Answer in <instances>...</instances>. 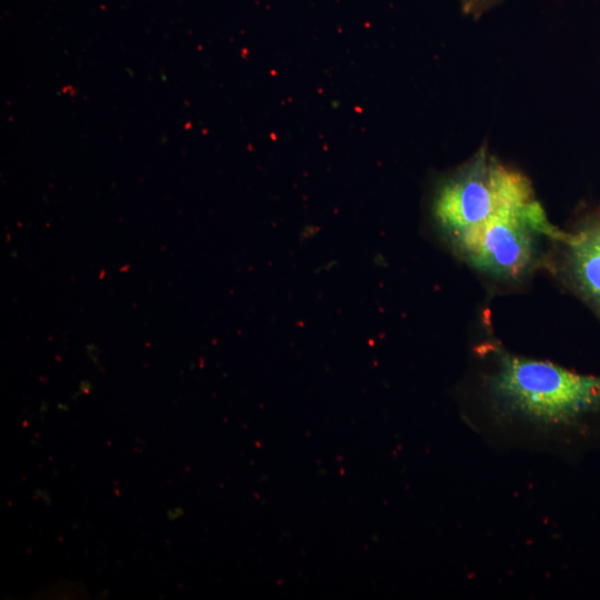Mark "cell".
<instances>
[{
    "label": "cell",
    "mask_w": 600,
    "mask_h": 600,
    "mask_svg": "<svg viewBox=\"0 0 600 600\" xmlns=\"http://www.w3.org/2000/svg\"><path fill=\"white\" fill-rule=\"evenodd\" d=\"M598 412L600 377L504 351L484 377L482 428L497 436L551 444Z\"/></svg>",
    "instance_id": "obj_1"
},
{
    "label": "cell",
    "mask_w": 600,
    "mask_h": 600,
    "mask_svg": "<svg viewBox=\"0 0 600 600\" xmlns=\"http://www.w3.org/2000/svg\"><path fill=\"white\" fill-rule=\"evenodd\" d=\"M564 234L548 221L536 200L527 207L496 216L450 242L478 270L513 280L534 264L539 237L561 241Z\"/></svg>",
    "instance_id": "obj_3"
},
{
    "label": "cell",
    "mask_w": 600,
    "mask_h": 600,
    "mask_svg": "<svg viewBox=\"0 0 600 600\" xmlns=\"http://www.w3.org/2000/svg\"><path fill=\"white\" fill-rule=\"evenodd\" d=\"M534 201L523 176L481 149L438 187L431 213L439 230L452 241L496 216Z\"/></svg>",
    "instance_id": "obj_2"
},
{
    "label": "cell",
    "mask_w": 600,
    "mask_h": 600,
    "mask_svg": "<svg viewBox=\"0 0 600 600\" xmlns=\"http://www.w3.org/2000/svg\"><path fill=\"white\" fill-rule=\"evenodd\" d=\"M501 0H459L461 10L470 17H480Z\"/></svg>",
    "instance_id": "obj_5"
},
{
    "label": "cell",
    "mask_w": 600,
    "mask_h": 600,
    "mask_svg": "<svg viewBox=\"0 0 600 600\" xmlns=\"http://www.w3.org/2000/svg\"><path fill=\"white\" fill-rule=\"evenodd\" d=\"M566 247V264L571 279L600 309V213L560 241Z\"/></svg>",
    "instance_id": "obj_4"
}]
</instances>
